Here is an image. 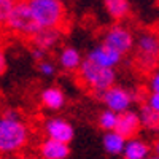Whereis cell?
Instances as JSON below:
<instances>
[{"label":"cell","mask_w":159,"mask_h":159,"mask_svg":"<svg viewBox=\"0 0 159 159\" xmlns=\"http://www.w3.org/2000/svg\"><path fill=\"white\" fill-rule=\"evenodd\" d=\"M30 139V130L16 110H5L0 115V154L21 151Z\"/></svg>","instance_id":"6da1fadb"},{"label":"cell","mask_w":159,"mask_h":159,"mask_svg":"<svg viewBox=\"0 0 159 159\" xmlns=\"http://www.w3.org/2000/svg\"><path fill=\"white\" fill-rule=\"evenodd\" d=\"M25 2L42 29H62L67 18V10L62 0H25Z\"/></svg>","instance_id":"7a4b0ae2"},{"label":"cell","mask_w":159,"mask_h":159,"mask_svg":"<svg viewBox=\"0 0 159 159\" xmlns=\"http://www.w3.org/2000/svg\"><path fill=\"white\" fill-rule=\"evenodd\" d=\"M78 78L88 89L96 92L99 96L107 88L113 86L116 81V72L115 69L102 67V65L92 62L89 59H83L78 67Z\"/></svg>","instance_id":"3957f363"},{"label":"cell","mask_w":159,"mask_h":159,"mask_svg":"<svg viewBox=\"0 0 159 159\" xmlns=\"http://www.w3.org/2000/svg\"><path fill=\"white\" fill-rule=\"evenodd\" d=\"M3 25L11 34H15L18 37H24V38H32L42 29L37 24L35 18L32 16L30 8L25 0H16Z\"/></svg>","instance_id":"277c9868"},{"label":"cell","mask_w":159,"mask_h":159,"mask_svg":"<svg viewBox=\"0 0 159 159\" xmlns=\"http://www.w3.org/2000/svg\"><path fill=\"white\" fill-rule=\"evenodd\" d=\"M135 45V57L137 64L142 70L151 72L157 64V54H159V40L156 32H142L137 37Z\"/></svg>","instance_id":"5b68a950"},{"label":"cell","mask_w":159,"mask_h":159,"mask_svg":"<svg viewBox=\"0 0 159 159\" xmlns=\"http://www.w3.org/2000/svg\"><path fill=\"white\" fill-rule=\"evenodd\" d=\"M102 43L115 51H118L121 56L127 54L134 49L135 37L127 27L121 24H113L103 32L102 35Z\"/></svg>","instance_id":"8992f818"},{"label":"cell","mask_w":159,"mask_h":159,"mask_svg":"<svg viewBox=\"0 0 159 159\" xmlns=\"http://www.w3.org/2000/svg\"><path fill=\"white\" fill-rule=\"evenodd\" d=\"M99 97L105 103V107L115 113H123L129 110L132 107V103L137 100L135 92L126 89L124 86H118V84L107 88L103 92H100Z\"/></svg>","instance_id":"52a82bcc"},{"label":"cell","mask_w":159,"mask_h":159,"mask_svg":"<svg viewBox=\"0 0 159 159\" xmlns=\"http://www.w3.org/2000/svg\"><path fill=\"white\" fill-rule=\"evenodd\" d=\"M45 132L48 139L64 143H70L75 137L73 126L64 118H49L45 123Z\"/></svg>","instance_id":"ba28073f"},{"label":"cell","mask_w":159,"mask_h":159,"mask_svg":"<svg viewBox=\"0 0 159 159\" xmlns=\"http://www.w3.org/2000/svg\"><path fill=\"white\" fill-rule=\"evenodd\" d=\"M140 129H142V124H140L137 111L129 108V110H126L123 113H118V121H116L115 130L118 132L119 135H123L126 140L137 137Z\"/></svg>","instance_id":"9c48e42d"},{"label":"cell","mask_w":159,"mask_h":159,"mask_svg":"<svg viewBox=\"0 0 159 159\" xmlns=\"http://www.w3.org/2000/svg\"><path fill=\"white\" fill-rule=\"evenodd\" d=\"M86 59H89V61H92V62L102 65V67L115 69L116 65L121 64L123 56L119 54L118 51H115V49H111V48H108V46H105L103 43H100V45L94 46V48L89 51V54H88Z\"/></svg>","instance_id":"30bf717a"},{"label":"cell","mask_w":159,"mask_h":159,"mask_svg":"<svg viewBox=\"0 0 159 159\" xmlns=\"http://www.w3.org/2000/svg\"><path fill=\"white\" fill-rule=\"evenodd\" d=\"M62 38V29L57 27H51V29H40L30 40L32 45L37 48H42L46 52L51 51L52 48H56Z\"/></svg>","instance_id":"8fae6325"},{"label":"cell","mask_w":159,"mask_h":159,"mask_svg":"<svg viewBox=\"0 0 159 159\" xmlns=\"http://www.w3.org/2000/svg\"><path fill=\"white\" fill-rule=\"evenodd\" d=\"M40 154L43 159H67L70 154V147L69 143L46 139L40 147Z\"/></svg>","instance_id":"7c38bea8"},{"label":"cell","mask_w":159,"mask_h":159,"mask_svg":"<svg viewBox=\"0 0 159 159\" xmlns=\"http://www.w3.org/2000/svg\"><path fill=\"white\" fill-rule=\"evenodd\" d=\"M151 153V148L147 142H143L140 139H127L124 150H123V157L124 159H145L148 157Z\"/></svg>","instance_id":"4fadbf2b"},{"label":"cell","mask_w":159,"mask_h":159,"mask_svg":"<svg viewBox=\"0 0 159 159\" xmlns=\"http://www.w3.org/2000/svg\"><path fill=\"white\" fill-rule=\"evenodd\" d=\"M40 100H42L43 107L48 108V110H52V111H57L61 110L64 105H65V96L62 89H59L57 86H49L46 88L42 96H40Z\"/></svg>","instance_id":"5bb4252c"},{"label":"cell","mask_w":159,"mask_h":159,"mask_svg":"<svg viewBox=\"0 0 159 159\" xmlns=\"http://www.w3.org/2000/svg\"><path fill=\"white\" fill-rule=\"evenodd\" d=\"M81 61H83L81 52L73 46H64L62 51L59 52V65L67 72H76Z\"/></svg>","instance_id":"9a60e30c"},{"label":"cell","mask_w":159,"mask_h":159,"mask_svg":"<svg viewBox=\"0 0 159 159\" xmlns=\"http://www.w3.org/2000/svg\"><path fill=\"white\" fill-rule=\"evenodd\" d=\"M103 7L108 16L115 21H123L130 15V2L129 0H103Z\"/></svg>","instance_id":"2e32d148"},{"label":"cell","mask_w":159,"mask_h":159,"mask_svg":"<svg viewBox=\"0 0 159 159\" xmlns=\"http://www.w3.org/2000/svg\"><path fill=\"white\" fill-rule=\"evenodd\" d=\"M124 145H126V139L123 135H119L116 130H108L103 135V148L111 156L121 154L124 150Z\"/></svg>","instance_id":"e0dca14e"},{"label":"cell","mask_w":159,"mask_h":159,"mask_svg":"<svg viewBox=\"0 0 159 159\" xmlns=\"http://www.w3.org/2000/svg\"><path fill=\"white\" fill-rule=\"evenodd\" d=\"M137 115H139L142 127L148 129V130H156L157 129V126H159V111L153 110L150 105H147V103L143 102L140 105Z\"/></svg>","instance_id":"ac0fdd59"},{"label":"cell","mask_w":159,"mask_h":159,"mask_svg":"<svg viewBox=\"0 0 159 159\" xmlns=\"http://www.w3.org/2000/svg\"><path fill=\"white\" fill-rule=\"evenodd\" d=\"M116 121H118V113L111 111V110H103L99 115V127L103 130H115L116 127Z\"/></svg>","instance_id":"d6986e66"},{"label":"cell","mask_w":159,"mask_h":159,"mask_svg":"<svg viewBox=\"0 0 159 159\" xmlns=\"http://www.w3.org/2000/svg\"><path fill=\"white\" fill-rule=\"evenodd\" d=\"M38 72H40V75L51 78V76L56 75V65L48 59H43V61L38 62Z\"/></svg>","instance_id":"ffe728a7"},{"label":"cell","mask_w":159,"mask_h":159,"mask_svg":"<svg viewBox=\"0 0 159 159\" xmlns=\"http://www.w3.org/2000/svg\"><path fill=\"white\" fill-rule=\"evenodd\" d=\"M16 0H0V25H3Z\"/></svg>","instance_id":"44dd1931"},{"label":"cell","mask_w":159,"mask_h":159,"mask_svg":"<svg viewBox=\"0 0 159 159\" xmlns=\"http://www.w3.org/2000/svg\"><path fill=\"white\" fill-rule=\"evenodd\" d=\"M143 102L147 105H150L153 110L159 111V92H148Z\"/></svg>","instance_id":"7402d4cb"},{"label":"cell","mask_w":159,"mask_h":159,"mask_svg":"<svg viewBox=\"0 0 159 159\" xmlns=\"http://www.w3.org/2000/svg\"><path fill=\"white\" fill-rule=\"evenodd\" d=\"M148 92H159V73L153 72L148 80Z\"/></svg>","instance_id":"603a6c76"},{"label":"cell","mask_w":159,"mask_h":159,"mask_svg":"<svg viewBox=\"0 0 159 159\" xmlns=\"http://www.w3.org/2000/svg\"><path fill=\"white\" fill-rule=\"evenodd\" d=\"M30 56H32V59H34L35 62H40V61H43V59H46V56H48V52H46L45 49H42V48H37V46H32V49H30Z\"/></svg>","instance_id":"cb8c5ba5"},{"label":"cell","mask_w":159,"mask_h":159,"mask_svg":"<svg viewBox=\"0 0 159 159\" xmlns=\"http://www.w3.org/2000/svg\"><path fill=\"white\" fill-rule=\"evenodd\" d=\"M8 69V61H7V54H5V51L0 48V76H3L5 72Z\"/></svg>","instance_id":"d4e9b609"},{"label":"cell","mask_w":159,"mask_h":159,"mask_svg":"<svg viewBox=\"0 0 159 159\" xmlns=\"http://www.w3.org/2000/svg\"><path fill=\"white\" fill-rule=\"evenodd\" d=\"M145 159H159L157 156H148V157H145Z\"/></svg>","instance_id":"484cf974"},{"label":"cell","mask_w":159,"mask_h":159,"mask_svg":"<svg viewBox=\"0 0 159 159\" xmlns=\"http://www.w3.org/2000/svg\"><path fill=\"white\" fill-rule=\"evenodd\" d=\"M0 45H2V34H0Z\"/></svg>","instance_id":"4316f807"}]
</instances>
